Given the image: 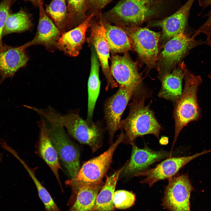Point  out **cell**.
Masks as SVG:
<instances>
[{"label":"cell","mask_w":211,"mask_h":211,"mask_svg":"<svg viewBox=\"0 0 211 211\" xmlns=\"http://www.w3.org/2000/svg\"><path fill=\"white\" fill-rule=\"evenodd\" d=\"M203 44L207 45L206 41L195 40L184 32L169 39L158 56V69L160 76L170 72L190 50Z\"/></svg>","instance_id":"obj_5"},{"label":"cell","mask_w":211,"mask_h":211,"mask_svg":"<svg viewBox=\"0 0 211 211\" xmlns=\"http://www.w3.org/2000/svg\"><path fill=\"white\" fill-rule=\"evenodd\" d=\"M135 90L133 88L119 86L118 91L105 102L104 119L110 142L120 129L122 116Z\"/></svg>","instance_id":"obj_11"},{"label":"cell","mask_w":211,"mask_h":211,"mask_svg":"<svg viewBox=\"0 0 211 211\" xmlns=\"http://www.w3.org/2000/svg\"><path fill=\"white\" fill-rule=\"evenodd\" d=\"M124 137V134L121 131L115 142L107 151L84 163L75 177L66 182L71 186L73 192L82 186L96 185L103 183V179L110 166L114 152Z\"/></svg>","instance_id":"obj_4"},{"label":"cell","mask_w":211,"mask_h":211,"mask_svg":"<svg viewBox=\"0 0 211 211\" xmlns=\"http://www.w3.org/2000/svg\"><path fill=\"white\" fill-rule=\"evenodd\" d=\"M195 0H188L173 14L156 21L153 25L162 29V39L169 40L174 36L184 32L189 12Z\"/></svg>","instance_id":"obj_18"},{"label":"cell","mask_w":211,"mask_h":211,"mask_svg":"<svg viewBox=\"0 0 211 211\" xmlns=\"http://www.w3.org/2000/svg\"><path fill=\"white\" fill-rule=\"evenodd\" d=\"M112 0H87V10L95 14L101 11Z\"/></svg>","instance_id":"obj_32"},{"label":"cell","mask_w":211,"mask_h":211,"mask_svg":"<svg viewBox=\"0 0 211 211\" xmlns=\"http://www.w3.org/2000/svg\"><path fill=\"white\" fill-rule=\"evenodd\" d=\"M2 155L1 154H0V163L1 162V161L2 160Z\"/></svg>","instance_id":"obj_35"},{"label":"cell","mask_w":211,"mask_h":211,"mask_svg":"<svg viewBox=\"0 0 211 211\" xmlns=\"http://www.w3.org/2000/svg\"><path fill=\"white\" fill-rule=\"evenodd\" d=\"M148 92L135 91L129 105V111L127 117L120 123V129L124 135L122 142L132 145L138 137L152 134L158 139L162 127L150 108V104L144 105Z\"/></svg>","instance_id":"obj_1"},{"label":"cell","mask_w":211,"mask_h":211,"mask_svg":"<svg viewBox=\"0 0 211 211\" xmlns=\"http://www.w3.org/2000/svg\"><path fill=\"white\" fill-rule=\"evenodd\" d=\"M68 20L66 31L76 26L88 17L87 0H67Z\"/></svg>","instance_id":"obj_27"},{"label":"cell","mask_w":211,"mask_h":211,"mask_svg":"<svg viewBox=\"0 0 211 211\" xmlns=\"http://www.w3.org/2000/svg\"><path fill=\"white\" fill-rule=\"evenodd\" d=\"M114 207L123 209L129 208L134 204L135 196L132 192L123 190L115 191L113 198Z\"/></svg>","instance_id":"obj_29"},{"label":"cell","mask_w":211,"mask_h":211,"mask_svg":"<svg viewBox=\"0 0 211 211\" xmlns=\"http://www.w3.org/2000/svg\"><path fill=\"white\" fill-rule=\"evenodd\" d=\"M18 0H13V3ZM25 1L30 2L34 5L39 7L41 4L43 3L42 0H22Z\"/></svg>","instance_id":"obj_33"},{"label":"cell","mask_w":211,"mask_h":211,"mask_svg":"<svg viewBox=\"0 0 211 211\" xmlns=\"http://www.w3.org/2000/svg\"><path fill=\"white\" fill-rule=\"evenodd\" d=\"M208 77L209 78L211 79V71L210 74L208 75Z\"/></svg>","instance_id":"obj_36"},{"label":"cell","mask_w":211,"mask_h":211,"mask_svg":"<svg viewBox=\"0 0 211 211\" xmlns=\"http://www.w3.org/2000/svg\"><path fill=\"white\" fill-rule=\"evenodd\" d=\"M103 20L110 52L113 54L125 53L131 50L129 38L124 29L119 25H112Z\"/></svg>","instance_id":"obj_22"},{"label":"cell","mask_w":211,"mask_h":211,"mask_svg":"<svg viewBox=\"0 0 211 211\" xmlns=\"http://www.w3.org/2000/svg\"><path fill=\"white\" fill-rule=\"evenodd\" d=\"M26 43L13 47L5 44L0 48V85L8 78L12 79L21 68L26 66L29 58Z\"/></svg>","instance_id":"obj_15"},{"label":"cell","mask_w":211,"mask_h":211,"mask_svg":"<svg viewBox=\"0 0 211 211\" xmlns=\"http://www.w3.org/2000/svg\"><path fill=\"white\" fill-rule=\"evenodd\" d=\"M64 125L70 135L80 143L89 145L92 152L102 145L103 129L98 122L84 120L77 113L72 112Z\"/></svg>","instance_id":"obj_8"},{"label":"cell","mask_w":211,"mask_h":211,"mask_svg":"<svg viewBox=\"0 0 211 211\" xmlns=\"http://www.w3.org/2000/svg\"><path fill=\"white\" fill-rule=\"evenodd\" d=\"M13 0H3L0 3V48H2L3 29Z\"/></svg>","instance_id":"obj_31"},{"label":"cell","mask_w":211,"mask_h":211,"mask_svg":"<svg viewBox=\"0 0 211 211\" xmlns=\"http://www.w3.org/2000/svg\"><path fill=\"white\" fill-rule=\"evenodd\" d=\"M111 60L110 72L119 86L133 88L136 90L145 88L136 63L127 52L122 56L114 55Z\"/></svg>","instance_id":"obj_13"},{"label":"cell","mask_w":211,"mask_h":211,"mask_svg":"<svg viewBox=\"0 0 211 211\" xmlns=\"http://www.w3.org/2000/svg\"><path fill=\"white\" fill-rule=\"evenodd\" d=\"M91 49V69L87 84L88 100L86 119L90 121H92L94 109L101 87L99 77L100 62L96 51L92 46Z\"/></svg>","instance_id":"obj_21"},{"label":"cell","mask_w":211,"mask_h":211,"mask_svg":"<svg viewBox=\"0 0 211 211\" xmlns=\"http://www.w3.org/2000/svg\"><path fill=\"white\" fill-rule=\"evenodd\" d=\"M206 42L207 45H209L211 47V40L209 41H206Z\"/></svg>","instance_id":"obj_34"},{"label":"cell","mask_w":211,"mask_h":211,"mask_svg":"<svg viewBox=\"0 0 211 211\" xmlns=\"http://www.w3.org/2000/svg\"><path fill=\"white\" fill-rule=\"evenodd\" d=\"M32 25L30 16L25 10L21 9L18 12H10L3 29V37L13 33L28 30Z\"/></svg>","instance_id":"obj_25"},{"label":"cell","mask_w":211,"mask_h":211,"mask_svg":"<svg viewBox=\"0 0 211 211\" xmlns=\"http://www.w3.org/2000/svg\"><path fill=\"white\" fill-rule=\"evenodd\" d=\"M39 8V19L36 34L31 40L26 43L28 47L34 45H42L52 52L57 48V43L61 34L46 14L43 3Z\"/></svg>","instance_id":"obj_16"},{"label":"cell","mask_w":211,"mask_h":211,"mask_svg":"<svg viewBox=\"0 0 211 211\" xmlns=\"http://www.w3.org/2000/svg\"><path fill=\"white\" fill-rule=\"evenodd\" d=\"M160 76L161 86L159 97L171 101L175 105L183 91L184 76L182 70L180 67L174 69L171 73H166Z\"/></svg>","instance_id":"obj_20"},{"label":"cell","mask_w":211,"mask_h":211,"mask_svg":"<svg viewBox=\"0 0 211 211\" xmlns=\"http://www.w3.org/2000/svg\"><path fill=\"white\" fill-rule=\"evenodd\" d=\"M176 175L168 179L161 205L169 211H191L190 195L195 189L188 173Z\"/></svg>","instance_id":"obj_7"},{"label":"cell","mask_w":211,"mask_h":211,"mask_svg":"<svg viewBox=\"0 0 211 211\" xmlns=\"http://www.w3.org/2000/svg\"><path fill=\"white\" fill-rule=\"evenodd\" d=\"M40 128L39 151L40 155L50 167L62 186L59 175L61 168L57 152L49 136L45 122L42 119L38 122Z\"/></svg>","instance_id":"obj_19"},{"label":"cell","mask_w":211,"mask_h":211,"mask_svg":"<svg viewBox=\"0 0 211 211\" xmlns=\"http://www.w3.org/2000/svg\"><path fill=\"white\" fill-rule=\"evenodd\" d=\"M127 33L133 48L149 68L156 64L158 58L159 33L137 26L122 27Z\"/></svg>","instance_id":"obj_6"},{"label":"cell","mask_w":211,"mask_h":211,"mask_svg":"<svg viewBox=\"0 0 211 211\" xmlns=\"http://www.w3.org/2000/svg\"><path fill=\"white\" fill-rule=\"evenodd\" d=\"M104 183L92 186H84L73 192L75 199L68 211H92L97 196Z\"/></svg>","instance_id":"obj_24"},{"label":"cell","mask_w":211,"mask_h":211,"mask_svg":"<svg viewBox=\"0 0 211 211\" xmlns=\"http://www.w3.org/2000/svg\"><path fill=\"white\" fill-rule=\"evenodd\" d=\"M91 34L87 38L88 42L94 48L102 71L106 79V90L118 86V83L110 72L108 63L109 47L106 40V31L103 20L101 17L99 20L91 21Z\"/></svg>","instance_id":"obj_12"},{"label":"cell","mask_w":211,"mask_h":211,"mask_svg":"<svg viewBox=\"0 0 211 211\" xmlns=\"http://www.w3.org/2000/svg\"><path fill=\"white\" fill-rule=\"evenodd\" d=\"M163 7L161 0H122L106 16L118 25L137 26L159 14Z\"/></svg>","instance_id":"obj_3"},{"label":"cell","mask_w":211,"mask_h":211,"mask_svg":"<svg viewBox=\"0 0 211 211\" xmlns=\"http://www.w3.org/2000/svg\"><path fill=\"white\" fill-rule=\"evenodd\" d=\"M124 165L110 176H107L105 183L99 192L95 205L92 211H114L113 198L115 187Z\"/></svg>","instance_id":"obj_23"},{"label":"cell","mask_w":211,"mask_h":211,"mask_svg":"<svg viewBox=\"0 0 211 211\" xmlns=\"http://www.w3.org/2000/svg\"><path fill=\"white\" fill-rule=\"evenodd\" d=\"M45 12L61 34L66 31L68 20L67 0H52L45 5Z\"/></svg>","instance_id":"obj_26"},{"label":"cell","mask_w":211,"mask_h":211,"mask_svg":"<svg viewBox=\"0 0 211 211\" xmlns=\"http://www.w3.org/2000/svg\"><path fill=\"white\" fill-rule=\"evenodd\" d=\"M210 152L211 149L188 156L168 158L155 167L137 173L133 176L144 177L140 183L148 184L151 187L159 181L168 180L175 176L182 168L194 159Z\"/></svg>","instance_id":"obj_10"},{"label":"cell","mask_w":211,"mask_h":211,"mask_svg":"<svg viewBox=\"0 0 211 211\" xmlns=\"http://www.w3.org/2000/svg\"><path fill=\"white\" fill-rule=\"evenodd\" d=\"M48 133L60 159L66 171L72 178L80 169V153L62 127H52Z\"/></svg>","instance_id":"obj_9"},{"label":"cell","mask_w":211,"mask_h":211,"mask_svg":"<svg viewBox=\"0 0 211 211\" xmlns=\"http://www.w3.org/2000/svg\"><path fill=\"white\" fill-rule=\"evenodd\" d=\"M184 76L185 85L182 94L175 104L173 111L175 133L171 151L181 130L189 122L202 117L201 110L197 97L198 87L202 82L200 75L188 69L183 62L180 65Z\"/></svg>","instance_id":"obj_2"},{"label":"cell","mask_w":211,"mask_h":211,"mask_svg":"<svg viewBox=\"0 0 211 211\" xmlns=\"http://www.w3.org/2000/svg\"><path fill=\"white\" fill-rule=\"evenodd\" d=\"M171 156L170 152L164 150L154 151L146 145L144 148L141 149L134 144L132 145L130 158L125 164L121 174L134 176L137 173L147 169L154 163Z\"/></svg>","instance_id":"obj_14"},{"label":"cell","mask_w":211,"mask_h":211,"mask_svg":"<svg viewBox=\"0 0 211 211\" xmlns=\"http://www.w3.org/2000/svg\"><path fill=\"white\" fill-rule=\"evenodd\" d=\"M200 6L204 8L211 5V0H199ZM207 16V19L206 21L197 30L193 35L195 37L201 33L205 34L207 36L206 41L211 40V10L208 12Z\"/></svg>","instance_id":"obj_30"},{"label":"cell","mask_w":211,"mask_h":211,"mask_svg":"<svg viewBox=\"0 0 211 211\" xmlns=\"http://www.w3.org/2000/svg\"><path fill=\"white\" fill-rule=\"evenodd\" d=\"M23 165L29 173L35 185L39 196L44 205L45 211H60L50 194L37 178L32 171L25 163Z\"/></svg>","instance_id":"obj_28"},{"label":"cell","mask_w":211,"mask_h":211,"mask_svg":"<svg viewBox=\"0 0 211 211\" xmlns=\"http://www.w3.org/2000/svg\"><path fill=\"white\" fill-rule=\"evenodd\" d=\"M94 14H91L79 25L61 34L57 48L69 56H78L85 41L86 31L90 27Z\"/></svg>","instance_id":"obj_17"}]
</instances>
